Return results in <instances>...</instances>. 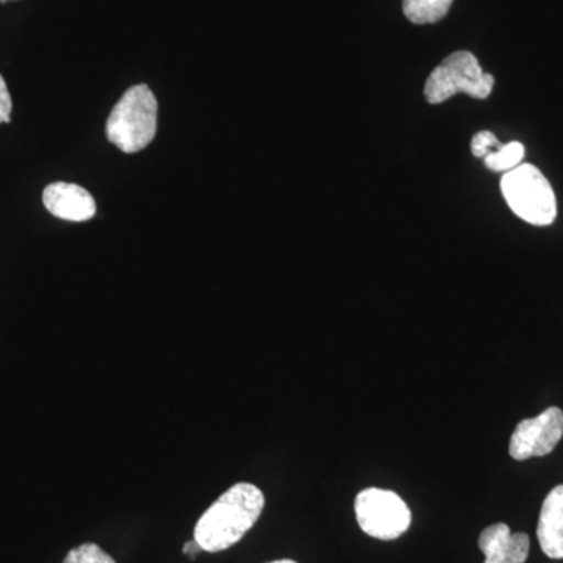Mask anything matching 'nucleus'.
Segmentation results:
<instances>
[{
    "mask_svg": "<svg viewBox=\"0 0 563 563\" xmlns=\"http://www.w3.org/2000/svg\"><path fill=\"white\" fill-rule=\"evenodd\" d=\"M265 509L261 488L247 483L222 493L195 528V540L207 553H220L240 542L254 528Z\"/></svg>",
    "mask_w": 563,
    "mask_h": 563,
    "instance_id": "nucleus-1",
    "label": "nucleus"
},
{
    "mask_svg": "<svg viewBox=\"0 0 563 563\" xmlns=\"http://www.w3.org/2000/svg\"><path fill=\"white\" fill-rule=\"evenodd\" d=\"M158 103L147 85L124 92L107 121V139L125 154L150 146L157 133Z\"/></svg>",
    "mask_w": 563,
    "mask_h": 563,
    "instance_id": "nucleus-2",
    "label": "nucleus"
},
{
    "mask_svg": "<svg viewBox=\"0 0 563 563\" xmlns=\"http://www.w3.org/2000/svg\"><path fill=\"white\" fill-rule=\"evenodd\" d=\"M501 191L510 210L529 224L550 225L558 217L553 187L542 172L529 163L504 174Z\"/></svg>",
    "mask_w": 563,
    "mask_h": 563,
    "instance_id": "nucleus-3",
    "label": "nucleus"
},
{
    "mask_svg": "<svg viewBox=\"0 0 563 563\" xmlns=\"http://www.w3.org/2000/svg\"><path fill=\"white\" fill-rule=\"evenodd\" d=\"M495 77L484 73L472 52L459 51L444 58L437 66L424 85L426 101L442 103L459 92L476 99H487L492 95Z\"/></svg>",
    "mask_w": 563,
    "mask_h": 563,
    "instance_id": "nucleus-4",
    "label": "nucleus"
},
{
    "mask_svg": "<svg viewBox=\"0 0 563 563\" xmlns=\"http://www.w3.org/2000/svg\"><path fill=\"white\" fill-rule=\"evenodd\" d=\"M354 509L362 531L374 539H398L412 523V512L401 496L383 488H366L358 493Z\"/></svg>",
    "mask_w": 563,
    "mask_h": 563,
    "instance_id": "nucleus-5",
    "label": "nucleus"
},
{
    "mask_svg": "<svg viewBox=\"0 0 563 563\" xmlns=\"http://www.w3.org/2000/svg\"><path fill=\"white\" fill-rule=\"evenodd\" d=\"M563 437V412L550 407L539 417L518 422L510 439L509 454L515 461H528L553 453Z\"/></svg>",
    "mask_w": 563,
    "mask_h": 563,
    "instance_id": "nucleus-6",
    "label": "nucleus"
},
{
    "mask_svg": "<svg viewBox=\"0 0 563 563\" xmlns=\"http://www.w3.org/2000/svg\"><path fill=\"white\" fill-rule=\"evenodd\" d=\"M44 207L60 220L84 222L96 214V202L90 192L76 184L55 181L43 192Z\"/></svg>",
    "mask_w": 563,
    "mask_h": 563,
    "instance_id": "nucleus-7",
    "label": "nucleus"
},
{
    "mask_svg": "<svg viewBox=\"0 0 563 563\" xmlns=\"http://www.w3.org/2000/svg\"><path fill=\"white\" fill-rule=\"evenodd\" d=\"M531 540L525 532L512 533L509 526L496 523L485 528L479 536V550L484 563H525L529 558Z\"/></svg>",
    "mask_w": 563,
    "mask_h": 563,
    "instance_id": "nucleus-8",
    "label": "nucleus"
},
{
    "mask_svg": "<svg viewBox=\"0 0 563 563\" xmlns=\"http://www.w3.org/2000/svg\"><path fill=\"white\" fill-rule=\"evenodd\" d=\"M537 537L548 558L563 559V485L554 487L544 498Z\"/></svg>",
    "mask_w": 563,
    "mask_h": 563,
    "instance_id": "nucleus-9",
    "label": "nucleus"
},
{
    "mask_svg": "<svg viewBox=\"0 0 563 563\" xmlns=\"http://www.w3.org/2000/svg\"><path fill=\"white\" fill-rule=\"evenodd\" d=\"M453 0H402L407 20L413 24H433L446 16Z\"/></svg>",
    "mask_w": 563,
    "mask_h": 563,
    "instance_id": "nucleus-10",
    "label": "nucleus"
},
{
    "mask_svg": "<svg viewBox=\"0 0 563 563\" xmlns=\"http://www.w3.org/2000/svg\"><path fill=\"white\" fill-rule=\"evenodd\" d=\"M525 157V146L518 141H512L509 144H503L498 151H493L490 154L485 155L484 163L488 169L495 173L512 172L520 165Z\"/></svg>",
    "mask_w": 563,
    "mask_h": 563,
    "instance_id": "nucleus-11",
    "label": "nucleus"
},
{
    "mask_svg": "<svg viewBox=\"0 0 563 563\" xmlns=\"http://www.w3.org/2000/svg\"><path fill=\"white\" fill-rule=\"evenodd\" d=\"M63 563H117L111 555L107 554L102 548L95 543H85L74 548L66 555Z\"/></svg>",
    "mask_w": 563,
    "mask_h": 563,
    "instance_id": "nucleus-12",
    "label": "nucleus"
},
{
    "mask_svg": "<svg viewBox=\"0 0 563 563\" xmlns=\"http://www.w3.org/2000/svg\"><path fill=\"white\" fill-rule=\"evenodd\" d=\"M503 146L496 139L495 133L492 132H479L473 136L472 140V154L474 157L484 158L485 155L490 154L492 147Z\"/></svg>",
    "mask_w": 563,
    "mask_h": 563,
    "instance_id": "nucleus-13",
    "label": "nucleus"
},
{
    "mask_svg": "<svg viewBox=\"0 0 563 563\" xmlns=\"http://www.w3.org/2000/svg\"><path fill=\"white\" fill-rule=\"evenodd\" d=\"M11 109H13V103H11L9 88H7L3 77L0 76V124L2 122H10Z\"/></svg>",
    "mask_w": 563,
    "mask_h": 563,
    "instance_id": "nucleus-14",
    "label": "nucleus"
},
{
    "mask_svg": "<svg viewBox=\"0 0 563 563\" xmlns=\"http://www.w3.org/2000/svg\"><path fill=\"white\" fill-rule=\"evenodd\" d=\"M199 551H202V548L199 547V543L196 542V540H192V542H188L184 547V554H187L188 558L195 559V555L199 553Z\"/></svg>",
    "mask_w": 563,
    "mask_h": 563,
    "instance_id": "nucleus-15",
    "label": "nucleus"
},
{
    "mask_svg": "<svg viewBox=\"0 0 563 563\" xmlns=\"http://www.w3.org/2000/svg\"><path fill=\"white\" fill-rule=\"evenodd\" d=\"M269 563H298V562L288 561V559H284V561H276V562H269Z\"/></svg>",
    "mask_w": 563,
    "mask_h": 563,
    "instance_id": "nucleus-16",
    "label": "nucleus"
},
{
    "mask_svg": "<svg viewBox=\"0 0 563 563\" xmlns=\"http://www.w3.org/2000/svg\"><path fill=\"white\" fill-rule=\"evenodd\" d=\"M0 2L5 3V2H7V0H0Z\"/></svg>",
    "mask_w": 563,
    "mask_h": 563,
    "instance_id": "nucleus-17",
    "label": "nucleus"
}]
</instances>
